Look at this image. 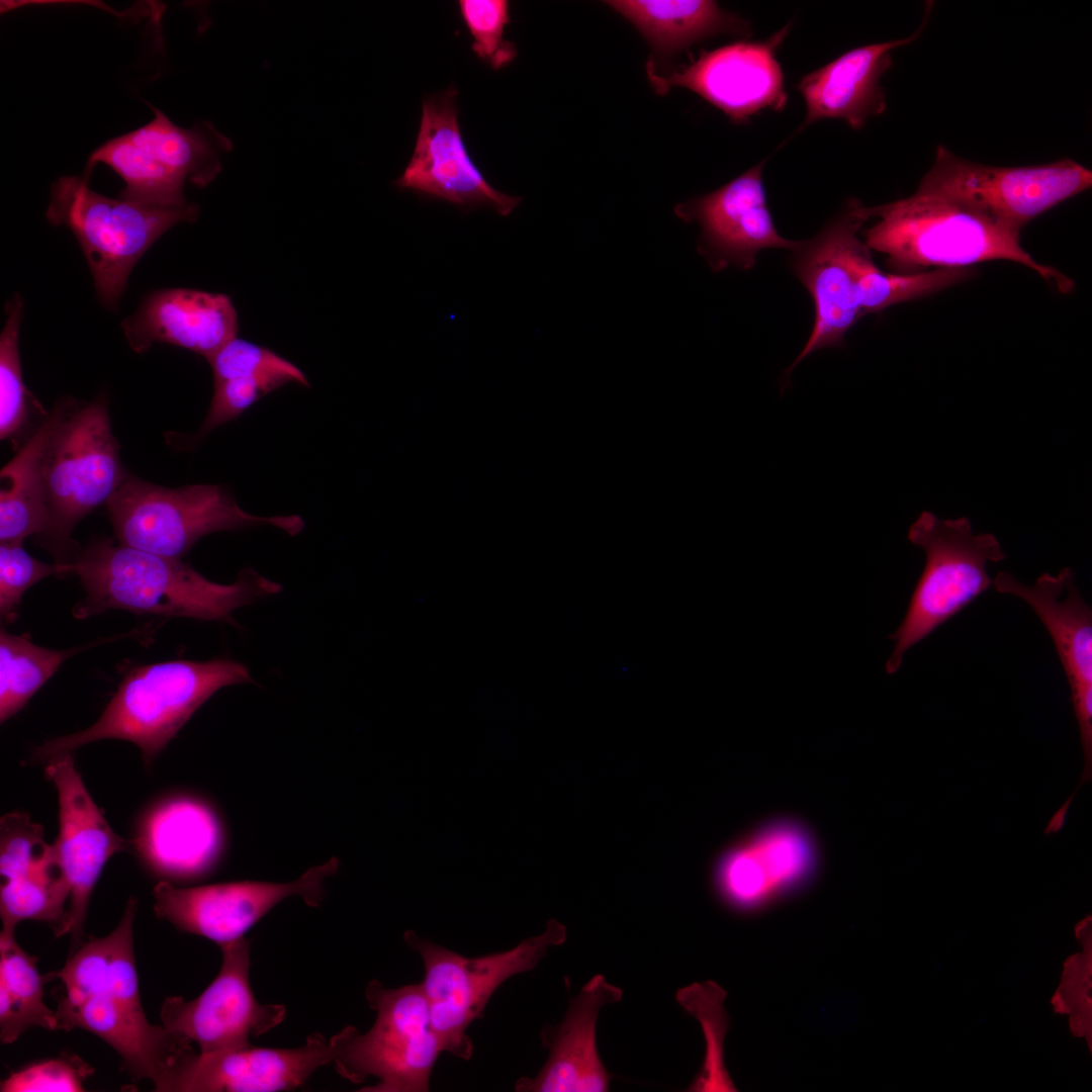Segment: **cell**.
I'll use <instances>...</instances> for the list:
<instances>
[{
    "label": "cell",
    "instance_id": "1",
    "mask_svg": "<svg viewBox=\"0 0 1092 1092\" xmlns=\"http://www.w3.org/2000/svg\"><path fill=\"white\" fill-rule=\"evenodd\" d=\"M85 598L73 608L77 619L108 610L136 614L233 622V612L282 586L245 568L230 584L211 581L181 558L166 557L111 539L98 538L75 563Z\"/></svg>",
    "mask_w": 1092,
    "mask_h": 1092
},
{
    "label": "cell",
    "instance_id": "2",
    "mask_svg": "<svg viewBox=\"0 0 1092 1092\" xmlns=\"http://www.w3.org/2000/svg\"><path fill=\"white\" fill-rule=\"evenodd\" d=\"M868 214L878 220L863 231L862 242L886 256L893 273L1007 260L1032 269L1062 293L1074 288L1071 278L1024 251L1020 233L967 203L916 190L907 198L868 207Z\"/></svg>",
    "mask_w": 1092,
    "mask_h": 1092
},
{
    "label": "cell",
    "instance_id": "3",
    "mask_svg": "<svg viewBox=\"0 0 1092 1092\" xmlns=\"http://www.w3.org/2000/svg\"><path fill=\"white\" fill-rule=\"evenodd\" d=\"M246 682H254L247 666L226 658L139 665L124 675L94 724L47 740L32 750L30 761L47 763L91 742L120 739L134 743L150 764L214 693Z\"/></svg>",
    "mask_w": 1092,
    "mask_h": 1092
},
{
    "label": "cell",
    "instance_id": "4",
    "mask_svg": "<svg viewBox=\"0 0 1092 1092\" xmlns=\"http://www.w3.org/2000/svg\"><path fill=\"white\" fill-rule=\"evenodd\" d=\"M128 473L124 470L104 394L80 403L73 398L53 431L42 461L50 525L39 538L61 565H73L80 550L72 533L79 522L106 505Z\"/></svg>",
    "mask_w": 1092,
    "mask_h": 1092
},
{
    "label": "cell",
    "instance_id": "5",
    "mask_svg": "<svg viewBox=\"0 0 1092 1092\" xmlns=\"http://www.w3.org/2000/svg\"><path fill=\"white\" fill-rule=\"evenodd\" d=\"M88 181L77 176L55 181L46 217L53 225L72 231L92 273L98 298L115 310L128 276L145 252L176 223L195 221L199 206L114 199L90 189Z\"/></svg>",
    "mask_w": 1092,
    "mask_h": 1092
},
{
    "label": "cell",
    "instance_id": "6",
    "mask_svg": "<svg viewBox=\"0 0 1092 1092\" xmlns=\"http://www.w3.org/2000/svg\"><path fill=\"white\" fill-rule=\"evenodd\" d=\"M118 542L166 557L181 558L204 536L258 526H272L295 536L301 517H262L244 511L219 484L177 488L127 474L106 504Z\"/></svg>",
    "mask_w": 1092,
    "mask_h": 1092
},
{
    "label": "cell",
    "instance_id": "7",
    "mask_svg": "<svg viewBox=\"0 0 1092 1092\" xmlns=\"http://www.w3.org/2000/svg\"><path fill=\"white\" fill-rule=\"evenodd\" d=\"M365 998L376 1011L373 1026L361 1033L347 1025L329 1041L332 1063L346 1080L378 1082L362 1092H427L434 1066L443 1052L420 983L385 988L375 979Z\"/></svg>",
    "mask_w": 1092,
    "mask_h": 1092
},
{
    "label": "cell",
    "instance_id": "8",
    "mask_svg": "<svg viewBox=\"0 0 1092 1092\" xmlns=\"http://www.w3.org/2000/svg\"><path fill=\"white\" fill-rule=\"evenodd\" d=\"M909 541L922 548L925 565L906 614L889 638L894 649L887 673L900 668L905 653L968 607L993 584L987 564L1006 558L998 539L974 533L969 519H939L922 512L910 526Z\"/></svg>",
    "mask_w": 1092,
    "mask_h": 1092
},
{
    "label": "cell",
    "instance_id": "9",
    "mask_svg": "<svg viewBox=\"0 0 1092 1092\" xmlns=\"http://www.w3.org/2000/svg\"><path fill=\"white\" fill-rule=\"evenodd\" d=\"M566 937V926L550 919L542 933L511 949L467 958L406 930L405 943L424 964L420 984L443 1052L469 1060L473 1043L466 1031L483 1016L493 993L513 976L533 970L551 947L563 944Z\"/></svg>",
    "mask_w": 1092,
    "mask_h": 1092
},
{
    "label": "cell",
    "instance_id": "10",
    "mask_svg": "<svg viewBox=\"0 0 1092 1092\" xmlns=\"http://www.w3.org/2000/svg\"><path fill=\"white\" fill-rule=\"evenodd\" d=\"M149 106L155 117L99 146L89 156L83 177L89 180L93 168L103 163L124 180L122 199L185 205V182L200 187L209 184L221 170V155L233 150L232 141L208 121L181 128L160 109Z\"/></svg>",
    "mask_w": 1092,
    "mask_h": 1092
},
{
    "label": "cell",
    "instance_id": "11",
    "mask_svg": "<svg viewBox=\"0 0 1092 1092\" xmlns=\"http://www.w3.org/2000/svg\"><path fill=\"white\" fill-rule=\"evenodd\" d=\"M1092 185V172L1063 159L1029 167H995L962 159L938 146L917 190L967 203L1013 231Z\"/></svg>",
    "mask_w": 1092,
    "mask_h": 1092
},
{
    "label": "cell",
    "instance_id": "12",
    "mask_svg": "<svg viewBox=\"0 0 1092 1092\" xmlns=\"http://www.w3.org/2000/svg\"><path fill=\"white\" fill-rule=\"evenodd\" d=\"M820 850L809 826L789 816L767 820L716 858L711 874L719 901L738 914H754L809 888Z\"/></svg>",
    "mask_w": 1092,
    "mask_h": 1092
},
{
    "label": "cell",
    "instance_id": "13",
    "mask_svg": "<svg viewBox=\"0 0 1092 1092\" xmlns=\"http://www.w3.org/2000/svg\"><path fill=\"white\" fill-rule=\"evenodd\" d=\"M339 867V859L332 857L289 883L242 881L179 888L160 881L153 890L154 911L179 930L221 945L243 937L285 898L300 896L308 906L317 907L326 894L325 880Z\"/></svg>",
    "mask_w": 1092,
    "mask_h": 1092
},
{
    "label": "cell",
    "instance_id": "14",
    "mask_svg": "<svg viewBox=\"0 0 1092 1092\" xmlns=\"http://www.w3.org/2000/svg\"><path fill=\"white\" fill-rule=\"evenodd\" d=\"M251 943L244 936L219 945L220 970L196 998L166 997L160 1011L162 1025L213 1054L251 1046L250 1039L279 1025L286 1017L282 1004H261L249 980Z\"/></svg>",
    "mask_w": 1092,
    "mask_h": 1092
},
{
    "label": "cell",
    "instance_id": "15",
    "mask_svg": "<svg viewBox=\"0 0 1092 1092\" xmlns=\"http://www.w3.org/2000/svg\"><path fill=\"white\" fill-rule=\"evenodd\" d=\"M58 1030L89 1031L120 1057L132 1081L150 1080L159 1092H179L198 1053L185 1036L150 1023L141 997L102 992L77 999L61 996L55 1010Z\"/></svg>",
    "mask_w": 1092,
    "mask_h": 1092
},
{
    "label": "cell",
    "instance_id": "16",
    "mask_svg": "<svg viewBox=\"0 0 1092 1092\" xmlns=\"http://www.w3.org/2000/svg\"><path fill=\"white\" fill-rule=\"evenodd\" d=\"M868 220V207L852 199L815 237L792 251L791 266L813 299L815 323L805 347L785 370V378L815 351L844 346L846 333L863 316L851 254Z\"/></svg>",
    "mask_w": 1092,
    "mask_h": 1092
},
{
    "label": "cell",
    "instance_id": "17",
    "mask_svg": "<svg viewBox=\"0 0 1092 1092\" xmlns=\"http://www.w3.org/2000/svg\"><path fill=\"white\" fill-rule=\"evenodd\" d=\"M457 90L423 102L414 154L394 185L466 208L490 207L509 215L522 201L494 189L471 160L463 142L456 104Z\"/></svg>",
    "mask_w": 1092,
    "mask_h": 1092
},
{
    "label": "cell",
    "instance_id": "18",
    "mask_svg": "<svg viewBox=\"0 0 1092 1092\" xmlns=\"http://www.w3.org/2000/svg\"><path fill=\"white\" fill-rule=\"evenodd\" d=\"M44 775L58 793L59 834L53 845L70 888L66 935L71 936L74 950L83 941L88 903L104 864L132 844L110 827L87 791L71 753L49 760Z\"/></svg>",
    "mask_w": 1092,
    "mask_h": 1092
},
{
    "label": "cell",
    "instance_id": "19",
    "mask_svg": "<svg viewBox=\"0 0 1092 1092\" xmlns=\"http://www.w3.org/2000/svg\"><path fill=\"white\" fill-rule=\"evenodd\" d=\"M760 162L719 189L675 205L674 214L701 226L697 250L713 272L748 270L764 249L794 251L802 241L782 237L766 204Z\"/></svg>",
    "mask_w": 1092,
    "mask_h": 1092
},
{
    "label": "cell",
    "instance_id": "20",
    "mask_svg": "<svg viewBox=\"0 0 1092 1092\" xmlns=\"http://www.w3.org/2000/svg\"><path fill=\"white\" fill-rule=\"evenodd\" d=\"M785 30L766 42H736L705 52L669 73H647L648 80L657 94L687 88L734 121H744L765 108L783 109L787 95L775 48Z\"/></svg>",
    "mask_w": 1092,
    "mask_h": 1092
},
{
    "label": "cell",
    "instance_id": "21",
    "mask_svg": "<svg viewBox=\"0 0 1092 1092\" xmlns=\"http://www.w3.org/2000/svg\"><path fill=\"white\" fill-rule=\"evenodd\" d=\"M0 875L1 934L12 935L19 922L36 920L49 924L56 936L66 935L70 888L54 845L25 813H8L0 820Z\"/></svg>",
    "mask_w": 1092,
    "mask_h": 1092
},
{
    "label": "cell",
    "instance_id": "22",
    "mask_svg": "<svg viewBox=\"0 0 1092 1092\" xmlns=\"http://www.w3.org/2000/svg\"><path fill=\"white\" fill-rule=\"evenodd\" d=\"M623 990L602 974L592 977L577 995L571 997L563 1019L546 1025L541 1041L548 1059L533 1077L516 1081L518 1092H605L610 1077L602 1063L596 1040V1026L603 1006L621 1001Z\"/></svg>",
    "mask_w": 1092,
    "mask_h": 1092
},
{
    "label": "cell",
    "instance_id": "23",
    "mask_svg": "<svg viewBox=\"0 0 1092 1092\" xmlns=\"http://www.w3.org/2000/svg\"><path fill=\"white\" fill-rule=\"evenodd\" d=\"M121 329L130 348L141 354L154 343H166L208 359L237 337L239 321L231 298L188 288L155 290L145 296Z\"/></svg>",
    "mask_w": 1092,
    "mask_h": 1092
},
{
    "label": "cell",
    "instance_id": "24",
    "mask_svg": "<svg viewBox=\"0 0 1092 1092\" xmlns=\"http://www.w3.org/2000/svg\"><path fill=\"white\" fill-rule=\"evenodd\" d=\"M332 1063L330 1041L310 1033L295 1049L249 1046L200 1054L189 1065L179 1092H273L303 1086L314 1071Z\"/></svg>",
    "mask_w": 1092,
    "mask_h": 1092
},
{
    "label": "cell",
    "instance_id": "25",
    "mask_svg": "<svg viewBox=\"0 0 1092 1092\" xmlns=\"http://www.w3.org/2000/svg\"><path fill=\"white\" fill-rule=\"evenodd\" d=\"M133 849L154 873L166 878H196L212 868L222 846L214 812L191 797L154 806L141 822Z\"/></svg>",
    "mask_w": 1092,
    "mask_h": 1092
},
{
    "label": "cell",
    "instance_id": "26",
    "mask_svg": "<svg viewBox=\"0 0 1092 1092\" xmlns=\"http://www.w3.org/2000/svg\"><path fill=\"white\" fill-rule=\"evenodd\" d=\"M925 23L912 35L851 50L799 83L806 104L804 125L823 118L845 120L853 128L886 109L880 79L892 66L891 51L916 39Z\"/></svg>",
    "mask_w": 1092,
    "mask_h": 1092
},
{
    "label": "cell",
    "instance_id": "27",
    "mask_svg": "<svg viewBox=\"0 0 1092 1092\" xmlns=\"http://www.w3.org/2000/svg\"><path fill=\"white\" fill-rule=\"evenodd\" d=\"M992 586L1025 602L1050 634L1070 690L1092 685V609L1082 597L1072 568L1042 573L1031 585L1000 571Z\"/></svg>",
    "mask_w": 1092,
    "mask_h": 1092
},
{
    "label": "cell",
    "instance_id": "28",
    "mask_svg": "<svg viewBox=\"0 0 1092 1092\" xmlns=\"http://www.w3.org/2000/svg\"><path fill=\"white\" fill-rule=\"evenodd\" d=\"M71 399L58 400L34 434L1 469L0 544L23 543L28 536L39 539L49 529L42 482L43 455Z\"/></svg>",
    "mask_w": 1092,
    "mask_h": 1092
},
{
    "label": "cell",
    "instance_id": "29",
    "mask_svg": "<svg viewBox=\"0 0 1092 1092\" xmlns=\"http://www.w3.org/2000/svg\"><path fill=\"white\" fill-rule=\"evenodd\" d=\"M606 4L646 38L654 53L649 62L662 61L712 35L748 30L743 19L721 9L714 1L616 0Z\"/></svg>",
    "mask_w": 1092,
    "mask_h": 1092
},
{
    "label": "cell",
    "instance_id": "30",
    "mask_svg": "<svg viewBox=\"0 0 1092 1092\" xmlns=\"http://www.w3.org/2000/svg\"><path fill=\"white\" fill-rule=\"evenodd\" d=\"M37 958L27 953L14 934L0 933V1040L14 1042L23 1032L39 1026L58 1030L55 1010L43 1001V986L51 978L41 976Z\"/></svg>",
    "mask_w": 1092,
    "mask_h": 1092
},
{
    "label": "cell",
    "instance_id": "31",
    "mask_svg": "<svg viewBox=\"0 0 1092 1092\" xmlns=\"http://www.w3.org/2000/svg\"><path fill=\"white\" fill-rule=\"evenodd\" d=\"M110 639L70 649H52L33 644L26 635H12L1 629L0 722L18 713L68 658Z\"/></svg>",
    "mask_w": 1092,
    "mask_h": 1092
},
{
    "label": "cell",
    "instance_id": "32",
    "mask_svg": "<svg viewBox=\"0 0 1092 1092\" xmlns=\"http://www.w3.org/2000/svg\"><path fill=\"white\" fill-rule=\"evenodd\" d=\"M851 263L862 315L937 292L962 281L969 272L965 268L911 274L884 272L874 263L871 250L859 239L853 246Z\"/></svg>",
    "mask_w": 1092,
    "mask_h": 1092
},
{
    "label": "cell",
    "instance_id": "33",
    "mask_svg": "<svg viewBox=\"0 0 1092 1092\" xmlns=\"http://www.w3.org/2000/svg\"><path fill=\"white\" fill-rule=\"evenodd\" d=\"M725 998V990L712 981L695 983L676 992V1001L701 1022L706 1039L704 1063L689 1091H736L723 1061V1041L729 1028Z\"/></svg>",
    "mask_w": 1092,
    "mask_h": 1092
},
{
    "label": "cell",
    "instance_id": "34",
    "mask_svg": "<svg viewBox=\"0 0 1092 1092\" xmlns=\"http://www.w3.org/2000/svg\"><path fill=\"white\" fill-rule=\"evenodd\" d=\"M6 321L0 335V438L13 439L28 424L31 394L21 371L18 339L23 316V301L15 294L5 306Z\"/></svg>",
    "mask_w": 1092,
    "mask_h": 1092
},
{
    "label": "cell",
    "instance_id": "35",
    "mask_svg": "<svg viewBox=\"0 0 1092 1092\" xmlns=\"http://www.w3.org/2000/svg\"><path fill=\"white\" fill-rule=\"evenodd\" d=\"M213 382L233 378L280 375L309 386L306 375L293 363L274 351L235 337L207 359Z\"/></svg>",
    "mask_w": 1092,
    "mask_h": 1092
},
{
    "label": "cell",
    "instance_id": "36",
    "mask_svg": "<svg viewBox=\"0 0 1092 1092\" xmlns=\"http://www.w3.org/2000/svg\"><path fill=\"white\" fill-rule=\"evenodd\" d=\"M460 15L473 37L474 54L492 69L510 65L517 56L513 42L504 39L505 26L511 21L506 0H460Z\"/></svg>",
    "mask_w": 1092,
    "mask_h": 1092
},
{
    "label": "cell",
    "instance_id": "37",
    "mask_svg": "<svg viewBox=\"0 0 1092 1092\" xmlns=\"http://www.w3.org/2000/svg\"><path fill=\"white\" fill-rule=\"evenodd\" d=\"M74 565L44 563L30 554L22 543L0 544V615L6 623L18 617L23 594L52 575L74 573Z\"/></svg>",
    "mask_w": 1092,
    "mask_h": 1092
},
{
    "label": "cell",
    "instance_id": "38",
    "mask_svg": "<svg viewBox=\"0 0 1092 1092\" xmlns=\"http://www.w3.org/2000/svg\"><path fill=\"white\" fill-rule=\"evenodd\" d=\"M291 382L288 377L280 375L213 382V395L206 417L187 444L198 443L219 426L239 418L263 396Z\"/></svg>",
    "mask_w": 1092,
    "mask_h": 1092
},
{
    "label": "cell",
    "instance_id": "39",
    "mask_svg": "<svg viewBox=\"0 0 1092 1092\" xmlns=\"http://www.w3.org/2000/svg\"><path fill=\"white\" fill-rule=\"evenodd\" d=\"M94 1068L79 1056L63 1053L57 1058L30 1064L12 1072L1 1082V1092H80Z\"/></svg>",
    "mask_w": 1092,
    "mask_h": 1092
}]
</instances>
